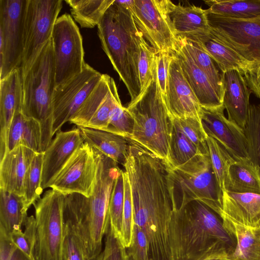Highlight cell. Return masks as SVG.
I'll list each match as a JSON object with an SVG mask.
<instances>
[{
  "mask_svg": "<svg viewBox=\"0 0 260 260\" xmlns=\"http://www.w3.org/2000/svg\"><path fill=\"white\" fill-rule=\"evenodd\" d=\"M129 142L123 165L128 179L134 224L145 233L153 260H171L169 225L177 204L174 185L164 161Z\"/></svg>",
  "mask_w": 260,
  "mask_h": 260,
  "instance_id": "1",
  "label": "cell"
},
{
  "mask_svg": "<svg viewBox=\"0 0 260 260\" xmlns=\"http://www.w3.org/2000/svg\"><path fill=\"white\" fill-rule=\"evenodd\" d=\"M203 203L173 206L169 225L171 260H196L207 256L226 259L236 246L235 238L222 219Z\"/></svg>",
  "mask_w": 260,
  "mask_h": 260,
  "instance_id": "2",
  "label": "cell"
},
{
  "mask_svg": "<svg viewBox=\"0 0 260 260\" xmlns=\"http://www.w3.org/2000/svg\"><path fill=\"white\" fill-rule=\"evenodd\" d=\"M96 171L91 195H65L64 220L69 222L91 259L101 254L103 240L110 225L109 205L116 179L120 173L117 163L93 148Z\"/></svg>",
  "mask_w": 260,
  "mask_h": 260,
  "instance_id": "3",
  "label": "cell"
},
{
  "mask_svg": "<svg viewBox=\"0 0 260 260\" xmlns=\"http://www.w3.org/2000/svg\"><path fill=\"white\" fill-rule=\"evenodd\" d=\"M97 26L103 50L133 101L141 90L138 68L139 29L132 13L113 3Z\"/></svg>",
  "mask_w": 260,
  "mask_h": 260,
  "instance_id": "4",
  "label": "cell"
},
{
  "mask_svg": "<svg viewBox=\"0 0 260 260\" xmlns=\"http://www.w3.org/2000/svg\"><path fill=\"white\" fill-rule=\"evenodd\" d=\"M126 108L134 120L133 133L128 140L166 162L172 119L162 96L155 69L153 78Z\"/></svg>",
  "mask_w": 260,
  "mask_h": 260,
  "instance_id": "5",
  "label": "cell"
},
{
  "mask_svg": "<svg viewBox=\"0 0 260 260\" xmlns=\"http://www.w3.org/2000/svg\"><path fill=\"white\" fill-rule=\"evenodd\" d=\"M22 113L38 121L41 125V152L52 140L53 97L55 71L52 39L45 45L34 62L22 76Z\"/></svg>",
  "mask_w": 260,
  "mask_h": 260,
  "instance_id": "6",
  "label": "cell"
},
{
  "mask_svg": "<svg viewBox=\"0 0 260 260\" xmlns=\"http://www.w3.org/2000/svg\"><path fill=\"white\" fill-rule=\"evenodd\" d=\"M64 196L51 189L34 204L36 232L32 253L34 260H65Z\"/></svg>",
  "mask_w": 260,
  "mask_h": 260,
  "instance_id": "7",
  "label": "cell"
},
{
  "mask_svg": "<svg viewBox=\"0 0 260 260\" xmlns=\"http://www.w3.org/2000/svg\"><path fill=\"white\" fill-rule=\"evenodd\" d=\"M174 188L181 193L179 206L198 201L220 217L222 212V191L213 171L209 156L201 155L181 167L168 169Z\"/></svg>",
  "mask_w": 260,
  "mask_h": 260,
  "instance_id": "8",
  "label": "cell"
},
{
  "mask_svg": "<svg viewBox=\"0 0 260 260\" xmlns=\"http://www.w3.org/2000/svg\"><path fill=\"white\" fill-rule=\"evenodd\" d=\"M62 0H27L23 29L22 76L51 39L54 24L62 7Z\"/></svg>",
  "mask_w": 260,
  "mask_h": 260,
  "instance_id": "9",
  "label": "cell"
},
{
  "mask_svg": "<svg viewBox=\"0 0 260 260\" xmlns=\"http://www.w3.org/2000/svg\"><path fill=\"white\" fill-rule=\"evenodd\" d=\"M51 39L56 87L79 74L86 63L82 36L70 15L66 13L58 17Z\"/></svg>",
  "mask_w": 260,
  "mask_h": 260,
  "instance_id": "10",
  "label": "cell"
},
{
  "mask_svg": "<svg viewBox=\"0 0 260 260\" xmlns=\"http://www.w3.org/2000/svg\"><path fill=\"white\" fill-rule=\"evenodd\" d=\"M169 0H135L132 13L134 21L156 53H174L178 39L170 16Z\"/></svg>",
  "mask_w": 260,
  "mask_h": 260,
  "instance_id": "11",
  "label": "cell"
},
{
  "mask_svg": "<svg viewBox=\"0 0 260 260\" xmlns=\"http://www.w3.org/2000/svg\"><path fill=\"white\" fill-rule=\"evenodd\" d=\"M27 0H0V80L20 68Z\"/></svg>",
  "mask_w": 260,
  "mask_h": 260,
  "instance_id": "12",
  "label": "cell"
},
{
  "mask_svg": "<svg viewBox=\"0 0 260 260\" xmlns=\"http://www.w3.org/2000/svg\"><path fill=\"white\" fill-rule=\"evenodd\" d=\"M211 32L254 65L260 62V20H240L208 13Z\"/></svg>",
  "mask_w": 260,
  "mask_h": 260,
  "instance_id": "13",
  "label": "cell"
},
{
  "mask_svg": "<svg viewBox=\"0 0 260 260\" xmlns=\"http://www.w3.org/2000/svg\"><path fill=\"white\" fill-rule=\"evenodd\" d=\"M103 74L87 63L83 71L63 84L55 87L53 97V134L70 121L92 90Z\"/></svg>",
  "mask_w": 260,
  "mask_h": 260,
  "instance_id": "14",
  "label": "cell"
},
{
  "mask_svg": "<svg viewBox=\"0 0 260 260\" xmlns=\"http://www.w3.org/2000/svg\"><path fill=\"white\" fill-rule=\"evenodd\" d=\"M96 171L93 148L84 142L59 173L50 188L64 195L79 193L89 197Z\"/></svg>",
  "mask_w": 260,
  "mask_h": 260,
  "instance_id": "15",
  "label": "cell"
},
{
  "mask_svg": "<svg viewBox=\"0 0 260 260\" xmlns=\"http://www.w3.org/2000/svg\"><path fill=\"white\" fill-rule=\"evenodd\" d=\"M116 83L111 76L102 77L70 122L79 127L106 131L112 110L121 104Z\"/></svg>",
  "mask_w": 260,
  "mask_h": 260,
  "instance_id": "16",
  "label": "cell"
},
{
  "mask_svg": "<svg viewBox=\"0 0 260 260\" xmlns=\"http://www.w3.org/2000/svg\"><path fill=\"white\" fill-rule=\"evenodd\" d=\"M165 103L171 117L192 118L201 122L202 108L185 78L176 56L172 53Z\"/></svg>",
  "mask_w": 260,
  "mask_h": 260,
  "instance_id": "17",
  "label": "cell"
},
{
  "mask_svg": "<svg viewBox=\"0 0 260 260\" xmlns=\"http://www.w3.org/2000/svg\"><path fill=\"white\" fill-rule=\"evenodd\" d=\"M224 109L202 108L201 121L204 129L207 136L220 143L235 160L249 159L244 131L226 118Z\"/></svg>",
  "mask_w": 260,
  "mask_h": 260,
  "instance_id": "18",
  "label": "cell"
},
{
  "mask_svg": "<svg viewBox=\"0 0 260 260\" xmlns=\"http://www.w3.org/2000/svg\"><path fill=\"white\" fill-rule=\"evenodd\" d=\"M79 127L58 132L44 152L42 183L43 189L51 184L84 142Z\"/></svg>",
  "mask_w": 260,
  "mask_h": 260,
  "instance_id": "19",
  "label": "cell"
},
{
  "mask_svg": "<svg viewBox=\"0 0 260 260\" xmlns=\"http://www.w3.org/2000/svg\"><path fill=\"white\" fill-rule=\"evenodd\" d=\"M22 75L20 68L0 80V160L7 152L11 124L15 113L22 112Z\"/></svg>",
  "mask_w": 260,
  "mask_h": 260,
  "instance_id": "20",
  "label": "cell"
},
{
  "mask_svg": "<svg viewBox=\"0 0 260 260\" xmlns=\"http://www.w3.org/2000/svg\"><path fill=\"white\" fill-rule=\"evenodd\" d=\"M222 77L224 88L223 104L228 119L243 130L248 119L251 91L244 76L237 71L222 73Z\"/></svg>",
  "mask_w": 260,
  "mask_h": 260,
  "instance_id": "21",
  "label": "cell"
},
{
  "mask_svg": "<svg viewBox=\"0 0 260 260\" xmlns=\"http://www.w3.org/2000/svg\"><path fill=\"white\" fill-rule=\"evenodd\" d=\"M173 53L178 59L183 74L202 108L208 110L224 108L221 96L208 76L188 55L178 45Z\"/></svg>",
  "mask_w": 260,
  "mask_h": 260,
  "instance_id": "22",
  "label": "cell"
},
{
  "mask_svg": "<svg viewBox=\"0 0 260 260\" xmlns=\"http://www.w3.org/2000/svg\"><path fill=\"white\" fill-rule=\"evenodd\" d=\"M38 153L19 146L0 160V189L23 196V181L32 160Z\"/></svg>",
  "mask_w": 260,
  "mask_h": 260,
  "instance_id": "23",
  "label": "cell"
},
{
  "mask_svg": "<svg viewBox=\"0 0 260 260\" xmlns=\"http://www.w3.org/2000/svg\"><path fill=\"white\" fill-rule=\"evenodd\" d=\"M170 16L177 39L194 41L211 32L207 10L201 7L183 6L171 2Z\"/></svg>",
  "mask_w": 260,
  "mask_h": 260,
  "instance_id": "24",
  "label": "cell"
},
{
  "mask_svg": "<svg viewBox=\"0 0 260 260\" xmlns=\"http://www.w3.org/2000/svg\"><path fill=\"white\" fill-rule=\"evenodd\" d=\"M223 216L247 226L260 227V194L223 190Z\"/></svg>",
  "mask_w": 260,
  "mask_h": 260,
  "instance_id": "25",
  "label": "cell"
},
{
  "mask_svg": "<svg viewBox=\"0 0 260 260\" xmlns=\"http://www.w3.org/2000/svg\"><path fill=\"white\" fill-rule=\"evenodd\" d=\"M221 218L224 227L236 241L234 251L226 259L260 260V227L247 226L224 216Z\"/></svg>",
  "mask_w": 260,
  "mask_h": 260,
  "instance_id": "26",
  "label": "cell"
},
{
  "mask_svg": "<svg viewBox=\"0 0 260 260\" xmlns=\"http://www.w3.org/2000/svg\"><path fill=\"white\" fill-rule=\"evenodd\" d=\"M194 41L199 42L211 57L222 73L236 70L244 76L254 68L253 64L220 41L211 32L208 35Z\"/></svg>",
  "mask_w": 260,
  "mask_h": 260,
  "instance_id": "27",
  "label": "cell"
},
{
  "mask_svg": "<svg viewBox=\"0 0 260 260\" xmlns=\"http://www.w3.org/2000/svg\"><path fill=\"white\" fill-rule=\"evenodd\" d=\"M79 128L84 142L117 164L124 165L129 147L128 139L105 131L83 127Z\"/></svg>",
  "mask_w": 260,
  "mask_h": 260,
  "instance_id": "28",
  "label": "cell"
},
{
  "mask_svg": "<svg viewBox=\"0 0 260 260\" xmlns=\"http://www.w3.org/2000/svg\"><path fill=\"white\" fill-rule=\"evenodd\" d=\"M42 131L40 123L25 116L21 111L15 113L11 124L7 143L6 153L19 146L41 152Z\"/></svg>",
  "mask_w": 260,
  "mask_h": 260,
  "instance_id": "29",
  "label": "cell"
},
{
  "mask_svg": "<svg viewBox=\"0 0 260 260\" xmlns=\"http://www.w3.org/2000/svg\"><path fill=\"white\" fill-rule=\"evenodd\" d=\"M223 190L260 194V174L249 159L235 160L231 165Z\"/></svg>",
  "mask_w": 260,
  "mask_h": 260,
  "instance_id": "30",
  "label": "cell"
},
{
  "mask_svg": "<svg viewBox=\"0 0 260 260\" xmlns=\"http://www.w3.org/2000/svg\"><path fill=\"white\" fill-rule=\"evenodd\" d=\"M172 126L167 168L171 170L195 160L201 155L195 145L183 132L178 120L171 117Z\"/></svg>",
  "mask_w": 260,
  "mask_h": 260,
  "instance_id": "31",
  "label": "cell"
},
{
  "mask_svg": "<svg viewBox=\"0 0 260 260\" xmlns=\"http://www.w3.org/2000/svg\"><path fill=\"white\" fill-rule=\"evenodd\" d=\"M23 197L0 189V234L9 238L22 230L27 217Z\"/></svg>",
  "mask_w": 260,
  "mask_h": 260,
  "instance_id": "32",
  "label": "cell"
},
{
  "mask_svg": "<svg viewBox=\"0 0 260 260\" xmlns=\"http://www.w3.org/2000/svg\"><path fill=\"white\" fill-rule=\"evenodd\" d=\"M207 13L240 20H260V0H209Z\"/></svg>",
  "mask_w": 260,
  "mask_h": 260,
  "instance_id": "33",
  "label": "cell"
},
{
  "mask_svg": "<svg viewBox=\"0 0 260 260\" xmlns=\"http://www.w3.org/2000/svg\"><path fill=\"white\" fill-rule=\"evenodd\" d=\"M178 45L205 73L223 99L224 88L222 73H219L218 66L215 65L211 57L197 41L178 38Z\"/></svg>",
  "mask_w": 260,
  "mask_h": 260,
  "instance_id": "34",
  "label": "cell"
},
{
  "mask_svg": "<svg viewBox=\"0 0 260 260\" xmlns=\"http://www.w3.org/2000/svg\"><path fill=\"white\" fill-rule=\"evenodd\" d=\"M72 17L82 28L97 26L114 0H66Z\"/></svg>",
  "mask_w": 260,
  "mask_h": 260,
  "instance_id": "35",
  "label": "cell"
},
{
  "mask_svg": "<svg viewBox=\"0 0 260 260\" xmlns=\"http://www.w3.org/2000/svg\"><path fill=\"white\" fill-rule=\"evenodd\" d=\"M43 156V152L35 154L24 177L23 199L26 211L41 198L43 190L41 185Z\"/></svg>",
  "mask_w": 260,
  "mask_h": 260,
  "instance_id": "36",
  "label": "cell"
},
{
  "mask_svg": "<svg viewBox=\"0 0 260 260\" xmlns=\"http://www.w3.org/2000/svg\"><path fill=\"white\" fill-rule=\"evenodd\" d=\"M244 133L248 156L260 174V104L250 105Z\"/></svg>",
  "mask_w": 260,
  "mask_h": 260,
  "instance_id": "37",
  "label": "cell"
},
{
  "mask_svg": "<svg viewBox=\"0 0 260 260\" xmlns=\"http://www.w3.org/2000/svg\"><path fill=\"white\" fill-rule=\"evenodd\" d=\"M124 198L123 171L121 170L115 182L109 205L110 226L114 235L120 241Z\"/></svg>",
  "mask_w": 260,
  "mask_h": 260,
  "instance_id": "38",
  "label": "cell"
},
{
  "mask_svg": "<svg viewBox=\"0 0 260 260\" xmlns=\"http://www.w3.org/2000/svg\"><path fill=\"white\" fill-rule=\"evenodd\" d=\"M207 144L212 167L221 190L224 184L231 165L236 160L216 140L207 136Z\"/></svg>",
  "mask_w": 260,
  "mask_h": 260,
  "instance_id": "39",
  "label": "cell"
},
{
  "mask_svg": "<svg viewBox=\"0 0 260 260\" xmlns=\"http://www.w3.org/2000/svg\"><path fill=\"white\" fill-rule=\"evenodd\" d=\"M139 55L138 68L141 91L153 78L156 52L147 42L139 30L138 34Z\"/></svg>",
  "mask_w": 260,
  "mask_h": 260,
  "instance_id": "40",
  "label": "cell"
},
{
  "mask_svg": "<svg viewBox=\"0 0 260 260\" xmlns=\"http://www.w3.org/2000/svg\"><path fill=\"white\" fill-rule=\"evenodd\" d=\"M134 124L132 115L121 103L116 105L112 110L109 125L105 131L129 139L133 133Z\"/></svg>",
  "mask_w": 260,
  "mask_h": 260,
  "instance_id": "41",
  "label": "cell"
},
{
  "mask_svg": "<svg viewBox=\"0 0 260 260\" xmlns=\"http://www.w3.org/2000/svg\"><path fill=\"white\" fill-rule=\"evenodd\" d=\"M123 176L124 198L121 242L123 246L127 249L131 244L134 222L131 187L128 177L124 171Z\"/></svg>",
  "mask_w": 260,
  "mask_h": 260,
  "instance_id": "42",
  "label": "cell"
},
{
  "mask_svg": "<svg viewBox=\"0 0 260 260\" xmlns=\"http://www.w3.org/2000/svg\"><path fill=\"white\" fill-rule=\"evenodd\" d=\"M63 251L65 260L91 259L87 254L83 243L72 225L64 220Z\"/></svg>",
  "mask_w": 260,
  "mask_h": 260,
  "instance_id": "43",
  "label": "cell"
},
{
  "mask_svg": "<svg viewBox=\"0 0 260 260\" xmlns=\"http://www.w3.org/2000/svg\"><path fill=\"white\" fill-rule=\"evenodd\" d=\"M177 119L184 133L195 145L201 154L209 156L207 144L208 136L204 129L202 122L192 118Z\"/></svg>",
  "mask_w": 260,
  "mask_h": 260,
  "instance_id": "44",
  "label": "cell"
},
{
  "mask_svg": "<svg viewBox=\"0 0 260 260\" xmlns=\"http://www.w3.org/2000/svg\"><path fill=\"white\" fill-rule=\"evenodd\" d=\"M129 260H150L149 246L147 237L137 225L134 224L130 246L126 249Z\"/></svg>",
  "mask_w": 260,
  "mask_h": 260,
  "instance_id": "45",
  "label": "cell"
},
{
  "mask_svg": "<svg viewBox=\"0 0 260 260\" xmlns=\"http://www.w3.org/2000/svg\"><path fill=\"white\" fill-rule=\"evenodd\" d=\"M100 260H129L127 249L113 234L110 226L105 235L104 249Z\"/></svg>",
  "mask_w": 260,
  "mask_h": 260,
  "instance_id": "46",
  "label": "cell"
},
{
  "mask_svg": "<svg viewBox=\"0 0 260 260\" xmlns=\"http://www.w3.org/2000/svg\"><path fill=\"white\" fill-rule=\"evenodd\" d=\"M172 57V53L165 51L157 53L156 56V74L164 102L169 66Z\"/></svg>",
  "mask_w": 260,
  "mask_h": 260,
  "instance_id": "47",
  "label": "cell"
},
{
  "mask_svg": "<svg viewBox=\"0 0 260 260\" xmlns=\"http://www.w3.org/2000/svg\"><path fill=\"white\" fill-rule=\"evenodd\" d=\"M0 260H32L17 248L10 239L0 235Z\"/></svg>",
  "mask_w": 260,
  "mask_h": 260,
  "instance_id": "48",
  "label": "cell"
},
{
  "mask_svg": "<svg viewBox=\"0 0 260 260\" xmlns=\"http://www.w3.org/2000/svg\"><path fill=\"white\" fill-rule=\"evenodd\" d=\"M244 77L251 92L260 99V62L245 74Z\"/></svg>",
  "mask_w": 260,
  "mask_h": 260,
  "instance_id": "49",
  "label": "cell"
},
{
  "mask_svg": "<svg viewBox=\"0 0 260 260\" xmlns=\"http://www.w3.org/2000/svg\"><path fill=\"white\" fill-rule=\"evenodd\" d=\"M9 238L17 248L30 259L34 260L29 242L22 230L13 232L11 234Z\"/></svg>",
  "mask_w": 260,
  "mask_h": 260,
  "instance_id": "50",
  "label": "cell"
},
{
  "mask_svg": "<svg viewBox=\"0 0 260 260\" xmlns=\"http://www.w3.org/2000/svg\"><path fill=\"white\" fill-rule=\"evenodd\" d=\"M196 260H219V259H213V258H210L209 257L204 256V257H201V258H198Z\"/></svg>",
  "mask_w": 260,
  "mask_h": 260,
  "instance_id": "51",
  "label": "cell"
},
{
  "mask_svg": "<svg viewBox=\"0 0 260 260\" xmlns=\"http://www.w3.org/2000/svg\"><path fill=\"white\" fill-rule=\"evenodd\" d=\"M99 259L100 260V256L99 257Z\"/></svg>",
  "mask_w": 260,
  "mask_h": 260,
  "instance_id": "52",
  "label": "cell"
},
{
  "mask_svg": "<svg viewBox=\"0 0 260 260\" xmlns=\"http://www.w3.org/2000/svg\"><path fill=\"white\" fill-rule=\"evenodd\" d=\"M150 260H153V259H152L151 258H150Z\"/></svg>",
  "mask_w": 260,
  "mask_h": 260,
  "instance_id": "53",
  "label": "cell"
},
{
  "mask_svg": "<svg viewBox=\"0 0 260 260\" xmlns=\"http://www.w3.org/2000/svg\"><path fill=\"white\" fill-rule=\"evenodd\" d=\"M223 260H230V259H223Z\"/></svg>",
  "mask_w": 260,
  "mask_h": 260,
  "instance_id": "54",
  "label": "cell"
},
{
  "mask_svg": "<svg viewBox=\"0 0 260 260\" xmlns=\"http://www.w3.org/2000/svg\"><path fill=\"white\" fill-rule=\"evenodd\" d=\"M219 260H223V259H219Z\"/></svg>",
  "mask_w": 260,
  "mask_h": 260,
  "instance_id": "55",
  "label": "cell"
}]
</instances>
